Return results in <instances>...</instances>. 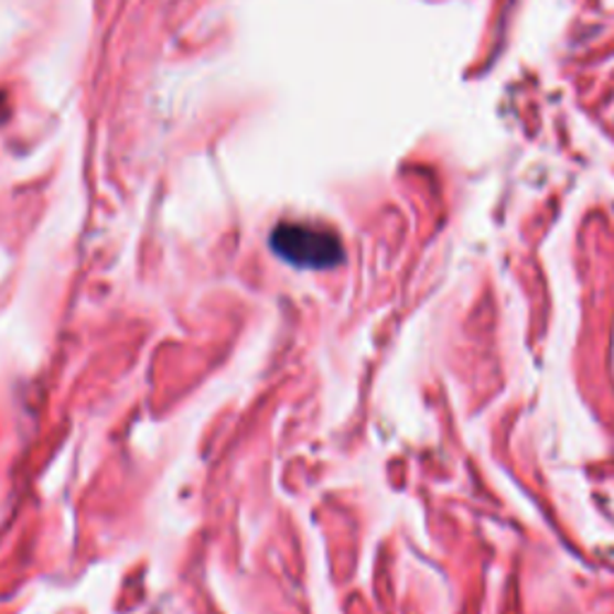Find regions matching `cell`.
I'll list each match as a JSON object with an SVG mask.
<instances>
[{
	"instance_id": "6da1fadb",
	"label": "cell",
	"mask_w": 614,
	"mask_h": 614,
	"mask_svg": "<svg viewBox=\"0 0 614 614\" xmlns=\"http://www.w3.org/2000/svg\"><path fill=\"white\" fill-rule=\"evenodd\" d=\"M271 250L286 265L298 269H332L344 262V245L330 228L286 222L269 236Z\"/></svg>"
}]
</instances>
